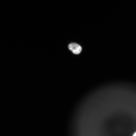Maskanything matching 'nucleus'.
I'll return each mask as SVG.
<instances>
[{"instance_id":"obj_2","label":"nucleus","mask_w":136,"mask_h":136,"mask_svg":"<svg viewBox=\"0 0 136 136\" xmlns=\"http://www.w3.org/2000/svg\"><path fill=\"white\" fill-rule=\"evenodd\" d=\"M133 136H136V132L134 134Z\"/></svg>"},{"instance_id":"obj_1","label":"nucleus","mask_w":136,"mask_h":136,"mask_svg":"<svg viewBox=\"0 0 136 136\" xmlns=\"http://www.w3.org/2000/svg\"><path fill=\"white\" fill-rule=\"evenodd\" d=\"M69 48L73 53L75 54H80L82 50L81 46L76 43H72L70 44L68 46Z\"/></svg>"}]
</instances>
